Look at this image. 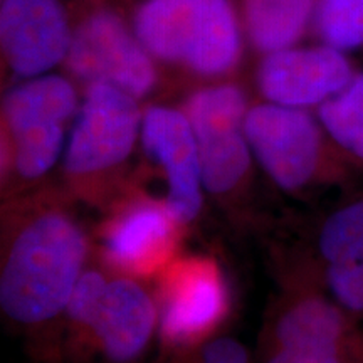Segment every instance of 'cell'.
<instances>
[{"mask_svg": "<svg viewBox=\"0 0 363 363\" xmlns=\"http://www.w3.org/2000/svg\"><path fill=\"white\" fill-rule=\"evenodd\" d=\"M138 101L116 86H86L65 150L67 174L76 179L101 175L128 160L142 135Z\"/></svg>", "mask_w": 363, "mask_h": 363, "instance_id": "6", "label": "cell"}, {"mask_svg": "<svg viewBox=\"0 0 363 363\" xmlns=\"http://www.w3.org/2000/svg\"><path fill=\"white\" fill-rule=\"evenodd\" d=\"M318 121L342 152L363 163V72L318 106Z\"/></svg>", "mask_w": 363, "mask_h": 363, "instance_id": "16", "label": "cell"}, {"mask_svg": "<svg viewBox=\"0 0 363 363\" xmlns=\"http://www.w3.org/2000/svg\"><path fill=\"white\" fill-rule=\"evenodd\" d=\"M362 363H363V362H362Z\"/></svg>", "mask_w": 363, "mask_h": 363, "instance_id": "21", "label": "cell"}, {"mask_svg": "<svg viewBox=\"0 0 363 363\" xmlns=\"http://www.w3.org/2000/svg\"><path fill=\"white\" fill-rule=\"evenodd\" d=\"M182 110L197 138L202 184L214 195L229 194L251 167L244 121L247 99L238 84L220 83L195 89Z\"/></svg>", "mask_w": 363, "mask_h": 363, "instance_id": "5", "label": "cell"}, {"mask_svg": "<svg viewBox=\"0 0 363 363\" xmlns=\"http://www.w3.org/2000/svg\"><path fill=\"white\" fill-rule=\"evenodd\" d=\"M143 148L167 179L165 206L177 222L187 224L202 207V170L197 138L184 110L152 104L143 111Z\"/></svg>", "mask_w": 363, "mask_h": 363, "instance_id": "9", "label": "cell"}, {"mask_svg": "<svg viewBox=\"0 0 363 363\" xmlns=\"http://www.w3.org/2000/svg\"><path fill=\"white\" fill-rule=\"evenodd\" d=\"M158 65L206 79L229 76L244 54V27L235 0H142L131 19Z\"/></svg>", "mask_w": 363, "mask_h": 363, "instance_id": "2", "label": "cell"}, {"mask_svg": "<svg viewBox=\"0 0 363 363\" xmlns=\"http://www.w3.org/2000/svg\"><path fill=\"white\" fill-rule=\"evenodd\" d=\"M157 325V310L148 293L135 281H108L93 331L99 352L111 363H131L148 347Z\"/></svg>", "mask_w": 363, "mask_h": 363, "instance_id": "10", "label": "cell"}, {"mask_svg": "<svg viewBox=\"0 0 363 363\" xmlns=\"http://www.w3.org/2000/svg\"><path fill=\"white\" fill-rule=\"evenodd\" d=\"M197 363H249V353L233 338H217L202 348Z\"/></svg>", "mask_w": 363, "mask_h": 363, "instance_id": "20", "label": "cell"}, {"mask_svg": "<svg viewBox=\"0 0 363 363\" xmlns=\"http://www.w3.org/2000/svg\"><path fill=\"white\" fill-rule=\"evenodd\" d=\"M88 242L69 216L45 211L11 240L0 274V306L19 325H40L66 310L83 274Z\"/></svg>", "mask_w": 363, "mask_h": 363, "instance_id": "1", "label": "cell"}, {"mask_svg": "<svg viewBox=\"0 0 363 363\" xmlns=\"http://www.w3.org/2000/svg\"><path fill=\"white\" fill-rule=\"evenodd\" d=\"M81 106L71 79L59 74H43L22 79L7 91L2 103L4 130L7 135L38 126H67Z\"/></svg>", "mask_w": 363, "mask_h": 363, "instance_id": "13", "label": "cell"}, {"mask_svg": "<svg viewBox=\"0 0 363 363\" xmlns=\"http://www.w3.org/2000/svg\"><path fill=\"white\" fill-rule=\"evenodd\" d=\"M313 29L340 51L363 48V0H320Z\"/></svg>", "mask_w": 363, "mask_h": 363, "instance_id": "17", "label": "cell"}, {"mask_svg": "<svg viewBox=\"0 0 363 363\" xmlns=\"http://www.w3.org/2000/svg\"><path fill=\"white\" fill-rule=\"evenodd\" d=\"M249 147L266 175L286 192H298L320 179L326 165L325 130L303 108L259 103L244 121Z\"/></svg>", "mask_w": 363, "mask_h": 363, "instance_id": "4", "label": "cell"}, {"mask_svg": "<svg viewBox=\"0 0 363 363\" xmlns=\"http://www.w3.org/2000/svg\"><path fill=\"white\" fill-rule=\"evenodd\" d=\"M65 67L84 88L106 83L136 99L148 96L158 84V62L133 26L104 4L86 6L76 17Z\"/></svg>", "mask_w": 363, "mask_h": 363, "instance_id": "3", "label": "cell"}, {"mask_svg": "<svg viewBox=\"0 0 363 363\" xmlns=\"http://www.w3.org/2000/svg\"><path fill=\"white\" fill-rule=\"evenodd\" d=\"M353 76L355 71L345 52L321 43L266 54L256 81L266 101L308 110L338 94Z\"/></svg>", "mask_w": 363, "mask_h": 363, "instance_id": "8", "label": "cell"}, {"mask_svg": "<svg viewBox=\"0 0 363 363\" xmlns=\"http://www.w3.org/2000/svg\"><path fill=\"white\" fill-rule=\"evenodd\" d=\"M225 288L211 262H194L172 281L162 315V335L170 343H189L202 337L222 318Z\"/></svg>", "mask_w": 363, "mask_h": 363, "instance_id": "12", "label": "cell"}, {"mask_svg": "<svg viewBox=\"0 0 363 363\" xmlns=\"http://www.w3.org/2000/svg\"><path fill=\"white\" fill-rule=\"evenodd\" d=\"M106 284L108 281L104 279L101 272L94 269L83 271L74 289H72L71 298L66 306L67 315H69V318L76 325L84 326V328L89 330L94 316H96L98 306L101 303Z\"/></svg>", "mask_w": 363, "mask_h": 363, "instance_id": "18", "label": "cell"}, {"mask_svg": "<svg viewBox=\"0 0 363 363\" xmlns=\"http://www.w3.org/2000/svg\"><path fill=\"white\" fill-rule=\"evenodd\" d=\"M320 0H240L244 34L256 52L283 51L298 45L315 22Z\"/></svg>", "mask_w": 363, "mask_h": 363, "instance_id": "15", "label": "cell"}, {"mask_svg": "<svg viewBox=\"0 0 363 363\" xmlns=\"http://www.w3.org/2000/svg\"><path fill=\"white\" fill-rule=\"evenodd\" d=\"M316 247L331 299L350 315H363V199L326 217Z\"/></svg>", "mask_w": 363, "mask_h": 363, "instance_id": "11", "label": "cell"}, {"mask_svg": "<svg viewBox=\"0 0 363 363\" xmlns=\"http://www.w3.org/2000/svg\"><path fill=\"white\" fill-rule=\"evenodd\" d=\"M264 363H348L347 352L323 348H274Z\"/></svg>", "mask_w": 363, "mask_h": 363, "instance_id": "19", "label": "cell"}, {"mask_svg": "<svg viewBox=\"0 0 363 363\" xmlns=\"http://www.w3.org/2000/svg\"><path fill=\"white\" fill-rule=\"evenodd\" d=\"M177 219L167 206L138 203L113 224L106 235V252L115 264L142 269L169 251Z\"/></svg>", "mask_w": 363, "mask_h": 363, "instance_id": "14", "label": "cell"}, {"mask_svg": "<svg viewBox=\"0 0 363 363\" xmlns=\"http://www.w3.org/2000/svg\"><path fill=\"white\" fill-rule=\"evenodd\" d=\"M72 27L62 0H2L0 45L9 71L29 79L65 65Z\"/></svg>", "mask_w": 363, "mask_h": 363, "instance_id": "7", "label": "cell"}]
</instances>
